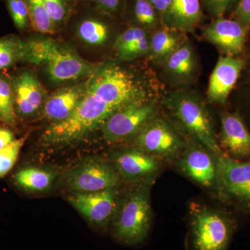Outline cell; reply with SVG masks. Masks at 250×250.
<instances>
[{"instance_id":"obj_1","label":"cell","mask_w":250,"mask_h":250,"mask_svg":"<svg viewBox=\"0 0 250 250\" xmlns=\"http://www.w3.org/2000/svg\"><path fill=\"white\" fill-rule=\"evenodd\" d=\"M143 97L142 86L134 74L116 64L101 65L90 77L75 111L64 121L51 123L42 133L41 143L61 147L77 142L103 127L117 111Z\"/></svg>"},{"instance_id":"obj_2","label":"cell","mask_w":250,"mask_h":250,"mask_svg":"<svg viewBox=\"0 0 250 250\" xmlns=\"http://www.w3.org/2000/svg\"><path fill=\"white\" fill-rule=\"evenodd\" d=\"M152 181L142 182L118 202L108 229L118 243L128 246L142 244L152 227L150 190Z\"/></svg>"},{"instance_id":"obj_3","label":"cell","mask_w":250,"mask_h":250,"mask_svg":"<svg viewBox=\"0 0 250 250\" xmlns=\"http://www.w3.org/2000/svg\"><path fill=\"white\" fill-rule=\"evenodd\" d=\"M25 42L24 61L45 66L51 80L55 82L91 76L101 66L87 62L72 49L52 39H31Z\"/></svg>"},{"instance_id":"obj_4","label":"cell","mask_w":250,"mask_h":250,"mask_svg":"<svg viewBox=\"0 0 250 250\" xmlns=\"http://www.w3.org/2000/svg\"><path fill=\"white\" fill-rule=\"evenodd\" d=\"M189 211L188 250H228L237 229L232 215L197 202Z\"/></svg>"},{"instance_id":"obj_5","label":"cell","mask_w":250,"mask_h":250,"mask_svg":"<svg viewBox=\"0 0 250 250\" xmlns=\"http://www.w3.org/2000/svg\"><path fill=\"white\" fill-rule=\"evenodd\" d=\"M166 105L192 139L216 156L223 154L211 119L200 99L194 94L175 92L166 100Z\"/></svg>"},{"instance_id":"obj_6","label":"cell","mask_w":250,"mask_h":250,"mask_svg":"<svg viewBox=\"0 0 250 250\" xmlns=\"http://www.w3.org/2000/svg\"><path fill=\"white\" fill-rule=\"evenodd\" d=\"M121 181V175L112 163L93 158L65 172L61 184L65 190L73 193L115 188Z\"/></svg>"},{"instance_id":"obj_7","label":"cell","mask_w":250,"mask_h":250,"mask_svg":"<svg viewBox=\"0 0 250 250\" xmlns=\"http://www.w3.org/2000/svg\"><path fill=\"white\" fill-rule=\"evenodd\" d=\"M131 147L138 148L157 159H177L187 140L163 118L154 116L134 136Z\"/></svg>"},{"instance_id":"obj_8","label":"cell","mask_w":250,"mask_h":250,"mask_svg":"<svg viewBox=\"0 0 250 250\" xmlns=\"http://www.w3.org/2000/svg\"><path fill=\"white\" fill-rule=\"evenodd\" d=\"M216 188L224 198L250 210V160L241 161L224 153L217 156Z\"/></svg>"},{"instance_id":"obj_9","label":"cell","mask_w":250,"mask_h":250,"mask_svg":"<svg viewBox=\"0 0 250 250\" xmlns=\"http://www.w3.org/2000/svg\"><path fill=\"white\" fill-rule=\"evenodd\" d=\"M156 114L152 100L136 102L117 111L104 124L103 139L113 144L133 138Z\"/></svg>"},{"instance_id":"obj_10","label":"cell","mask_w":250,"mask_h":250,"mask_svg":"<svg viewBox=\"0 0 250 250\" xmlns=\"http://www.w3.org/2000/svg\"><path fill=\"white\" fill-rule=\"evenodd\" d=\"M116 189L73 192L68 195L67 200L92 226L104 231L108 229L119 202Z\"/></svg>"},{"instance_id":"obj_11","label":"cell","mask_w":250,"mask_h":250,"mask_svg":"<svg viewBox=\"0 0 250 250\" xmlns=\"http://www.w3.org/2000/svg\"><path fill=\"white\" fill-rule=\"evenodd\" d=\"M177 166L184 175L202 187H216L217 156L196 141L187 140Z\"/></svg>"},{"instance_id":"obj_12","label":"cell","mask_w":250,"mask_h":250,"mask_svg":"<svg viewBox=\"0 0 250 250\" xmlns=\"http://www.w3.org/2000/svg\"><path fill=\"white\" fill-rule=\"evenodd\" d=\"M121 178L131 182H149L159 172V159L136 147L120 149L111 155Z\"/></svg>"},{"instance_id":"obj_13","label":"cell","mask_w":250,"mask_h":250,"mask_svg":"<svg viewBox=\"0 0 250 250\" xmlns=\"http://www.w3.org/2000/svg\"><path fill=\"white\" fill-rule=\"evenodd\" d=\"M249 29L233 19L217 18L203 30L205 40L216 46L229 57L243 52Z\"/></svg>"},{"instance_id":"obj_14","label":"cell","mask_w":250,"mask_h":250,"mask_svg":"<svg viewBox=\"0 0 250 250\" xmlns=\"http://www.w3.org/2000/svg\"><path fill=\"white\" fill-rule=\"evenodd\" d=\"M244 65V60L239 57L223 56L218 59L207 90L210 103L225 104Z\"/></svg>"},{"instance_id":"obj_15","label":"cell","mask_w":250,"mask_h":250,"mask_svg":"<svg viewBox=\"0 0 250 250\" xmlns=\"http://www.w3.org/2000/svg\"><path fill=\"white\" fill-rule=\"evenodd\" d=\"M16 113L23 118L34 116L47 98L40 82L32 72L23 71L11 78Z\"/></svg>"},{"instance_id":"obj_16","label":"cell","mask_w":250,"mask_h":250,"mask_svg":"<svg viewBox=\"0 0 250 250\" xmlns=\"http://www.w3.org/2000/svg\"><path fill=\"white\" fill-rule=\"evenodd\" d=\"M220 146L236 159H250V133L239 113L221 115Z\"/></svg>"},{"instance_id":"obj_17","label":"cell","mask_w":250,"mask_h":250,"mask_svg":"<svg viewBox=\"0 0 250 250\" xmlns=\"http://www.w3.org/2000/svg\"><path fill=\"white\" fill-rule=\"evenodd\" d=\"M91 76L79 84L59 89L47 98L42 110L44 118L52 122L51 123L68 118L84 96Z\"/></svg>"},{"instance_id":"obj_18","label":"cell","mask_w":250,"mask_h":250,"mask_svg":"<svg viewBox=\"0 0 250 250\" xmlns=\"http://www.w3.org/2000/svg\"><path fill=\"white\" fill-rule=\"evenodd\" d=\"M163 20L173 30L190 32L201 22L202 14L200 0H172Z\"/></svg>"},{"instance_id":"obj_19","label":"cell","mask_w":250,"mask_h":250,"mask_svg":"<svg viewBox=\"0 0 250 250\" xmlns=\"http://www.w3.org/2000/svg\"><path fill=\"white\" fill-rule=\"evenodd\" d=\"M150 42L147 33L143 28H128L117 38L115 42L118 57L122 60L131 61L145 55L149 52Z\"/></svg>"},{"instance_id":"obj_20","label":"cell","mask_w":250,"mask_h":250,"mask_svg":"<svg viewBox=\"0 0 250 250\" xmlns=\"http://www.w3.org/2000/svg\"><path fill=\"white\" fill-rule=\"evenodd\" d=\"M54 179L55 174L52 171L31 166L19 169L12 177L18 187L31 192L47 191L53 185Z\"/></svg>"},{"instance_id":"obj_21","label":"cell","mask_w":250,"mask_h":250,"mask_svg":"<svg viewBox=\"0 0 250 250\" xmlns=\"http://www.w3.org/2000/svg\"><path fill=\"white\" fill-rule=\"evenodd\" d=\"M196 66L193 49L188 44L179 45L166 58V70L172 76L179 80L190 78Z\"/></svg>"},{"instance_id":"obj_22","label":"cell","mask_w":250,"mask_h":250,"mask_svg":"<svg viewBox=\"0 0 250 250\" xmlns=\"http://www.w3.org/2000/svg\"><path fill=\"white\" fill-rule=\"evenodd\" d=\"M77 34L88 45H101L107 41L109 27L101 20L95 18H85L79 24Z\"/></svg>"},{"instance_id":"obj_23","label":"cell","mask_w":250,"mask_h":250,"mask_svg":"<svg viewBox=\"0 0 250 250\" xmlns=\"http://www.w3.org/2000/svg\"><path fill=\"white\" fill-rule=\"evenodd\" d=\"M26 42L17 36L0 39V71L9 68L25 57Z\"/></svg>"},{"instance_id":"obj_24","label":"cell","mask_w":250,"mask_h":250,"mask_svg":"<svg viewBox=\"0 0 250 250\" xmlns=\"http://www.w3.org/2000/svg\"><path fill=\"white\" fill-rule=\"evenodd\" d=\"M14 88L11 78L0 73V121L9 126L16 123Z\"/></svg>"},{"instance_id":"obj_25","label":"cell","mask_w":250,"mask_h":250,"mask_svg":"<svg viewBox=\"0 0 250 250\" xmlns=\"http://www.w3.org/2000/svg\"><path fill=\"white\" fill-rule=\"evenodd\" d=\"M25 1L33 29L41 34H54L57 27L49 16L44 0H25Z\"/></svg>"},{"instance_id":"obj_26","label":"cell","mask_w":250,"mask_h":250,"mask_svg":"<svg viewBox=\"0 0 250 250\" xmlns=\"http://www.w3.org/2000/svg\"><path fill=\"white\" fill-rule=\"evenodd\" d=\"M149 42V51L156 59L167 58L179 46V38L168 27L154 33Z\"/></svg>"},{"instance_id":"obj_27","label":"cell","mask_w":250,"mask_h":250,"mask_svg":"<svg viewBox=\"0 0 250 250\" xmlns=\"http://www.w3.org/2000/svg\"><path fill=\"white\" fill-rule=\"evenodd\" d=\"M26 139L27 137L16 139L6 147L0 149V178L4 177L12 170Z\"/></svg>"},{"instance_id":"obj_28","label":"cell","mask_w":250,"mask_h":250,"mask_svg":"<svg viewBox=\"0 0 250 250\" xmlns=\"http://www.w3.org/2000/svg\"><path fill=\"white\" fill-rule=\"evenodd\" d=\"M157 11L148 0H135L133 14L136 22L141 26L152 27L158 22Z\"/></svg>"},{"instance_id":"obj_29","label":"cell","mask_w":250,"mask_h":250,"mask_svg":"<svg viewBox=\"0 0 250 250\" xmlns=\"http://www.w3.org/2000/svg\"><path fill=\"white\" fill-rule=\"evenodd\" d=\"M10 16L18 29L24 31L31 26L25 0H6Z\"/></svg>"},{"instance_id":"obj_30","label":"cell","mask_w":250,"mask_h":250,"mask_svg":"<svg viewBox=\"0 0 250 250\" xmlns=\"http://www.w3.org/2000/svg\"><path fill=\"white\" fill-rule=\"evenodd\" d=\"M70 0H44L49 16L56 25L65 22L71 11ZM74 1V0H72Z\"/></svg>"},{"instance_id":"obj_31","label":"cell","mask_w":250,"mask_h":250,"mask_svg":"<svg viewBox=\"0 0 250 250\" xmlns=\"http://www.w3.org/2000/svg\"><path fill=\"white\" fill-rule=\"evenodd\" d=\"M236 0H202L207 11L215 18L223 17Z\"/></svg>"},{"instance_id":"obj_32","label":"cell","mask_w":250,"mask_h":250,"mask_svg":"<svg viewBox=\"0 0 250 250\" xmlns=\"http://www.w3.org/2000/svg\"><path fill=\"white\" fill-rule=\"evenodd\" d=\"M233 20L250 28V0H240L233 14Z\"/></svg>"},{"instance_id":"obj_33","label":"cell","mask_w":250,"mask_h":250,"mask_svg":"<svg viewBox=\"0 0 250 250\" xmlns=\"http://www.w3.org/2000/svg\"><path fill=\"white\" fill-rule=\"evenodd\" d=\"M102 14L113 16L119 11L121 0H91Z\"/></svg>"},{"instance_id":"obj_34","label":"cell","mask_w":250,"mask_h":250,"mask_svg":"<svg viewBox=\"0 0 250 250\" xmlns=\"http://www.w3.org/2000/svg\"><path fill=\"white\" fill-rule=\"evenodd\" d=\"M16 140L14 133L9 128L0 126V149L6 147Z\"/></svg>"},{"instance_id":"obj_35","label":"cell","mask_w":250,"mask_h":250,"mask_svg":"<svg viewBox=\"0 0 250 250\" xmlns=\"http://www.w3.org/2000/svg\"><path fill=\"white\" fill-rule=\"evenodd\" d=\"M154 6L158 14L164 16L170 8L172 0H148Z\"/></svg>"},{"instance_id":"obj_36","label":"cell","mask_w":250,"mask_h":250,"mask_svg":"<svg viewBox=\"0 0 250 250\" xmlns=\"http://www.w3.org/2000/svg\"><path fill=\"white\" fill-rule=\"evenodd\" d=\"M80 1V0H74V1Z\"/></svg>"}]
</instances>
